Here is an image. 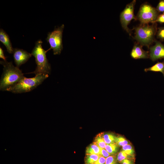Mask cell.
<instances>
[{
  "instance_id": "obj_10",
  "label": "cell",
  "mask_w": 164,
  "mask_h": 164,
  "mask_svg": "<svg viewBox=\"0 0 164 164\" xmlns=\"http://www.w3.org/2000/svg\"><path fill=\"white\" fill-rule=\"evenodd\" d=\"M142 46L138 43L135 44L131 53V56L132 58L137 59L149 57V52L144 50Z\"/></svg>"
},
{
  "instance_id": "obj_7",
  "label": "cell",
  "mask_w": 164,
  "mask_h": 164,
  "mask_svg": "<svg viewBox=\"0 0 164 164\" xmlns=\"http://www.w3.org/2000/svg\"><path fill=\"white\" fill-rule=\"evenodd\" d=\"M136 0H133L126 5L124 10L121 12L120 18L122 28L131 35V31L128 27V25L132 19L136 20L134 14V9Z\"/></svg>"
},
{
  "instance_id": "obj_1",
  "label": "cell",
  "mask_w": 164,
  "mask_h": 164,
  "mask_svg": "<svg viewBox=\"0 0 164 164\" xmlns=\"http://www.w3.org/2000/svg\"><path fill=\"white\" fill-rule=\"evenodd\" d=\"M4 67L0 81L1 91H6L9 87L18 83L24 76L19 67L14 66L12 62L1 61Z\"/></svg>"
},
{
  "instance_id": "obj_8",
  "label": "cell",
  "mask_w": 164,
  "mask_h": 164,
  "mask_svg": "<svg viewBox=\"0 0 164 164\" xmlns=\"http://www.w3.org/2000/svg\"><path fill=\"white\" fill-rule=\"evenodd\" d=\"M155 45L149 49V57L153 61L164 59V45L155 40Z\"/></svg>"
},
{
  "instance_id": "obj_28",
  "label": "cell",
  "mask_w": 164,
  "mask_h": 164,
  "mask_svg": "<svg viewBox=\"0 0 164 164\" xmlns=\"http://www.w3.org/2000/svg\"><path fill=\"white\" fill-rule=\"evenodd\" d=\"M0 58L3 59L4 61H6V57L5 56L3 51L1 47L0 48Z\"/></svg>"
},
{
  "instance_id": "obj_4",
  "label": "cell",
  "mask_w": 164,
  "mask_h": 164,
  "mask_svg": "<svg viewBox=\"0 0 164 164\" xmlns=\"http://www.w3.org/2000/svg\"><path fill=\"white\" fill-rule=\"evenodd\" d=\"M49 75L38 74L31 78H27L24 77L18 83L8 88L6 91L15 94L29 92L40 85L48 77Z\"/></svg>"
},
{
  "instance_id": "obj_6",
  "label": "cell",
  "mask_w": 164,
  "mask_h": 164,
  "mask_svg": "<svg viewBox=\"0 0 164 164\" xmlns=\"http://www.w3.org/2000/svg\"><path fill=\"white\" fill-rule=\"evenodd\" d=\"M159 13L156 8L147 3H143L141 6L136 16L141 24H148L155 22Z\"/></svg>"
},
{
  "instance_id": "obj_14",
  "label": "cell",
  "mask_w": 164,
  "mask_h": 164,
  "mask_svg": "<svg viewBox=\"0 0 164 164\" xmlns=\"http://www.w3.org/2000/svg\"><path fill=\"white\" fill-rule=\"evenodd\" d=\"M104 133H101L97 135L93 142L100 148L102 149H104L107 144L104 141Z\"/></svg>"
},
{
  "instance_id": "obj_24",
  "label": "cell",
  "mask_w": 164,
  "mask_h": 164,
  "mask_svg": "<svg viewBox=\"0 0 164 164\" xmlns=\"http://www.w3.org/2000/svg\"><path fill=\"white\" fill-rule=\"evenodd\" d=\"M110 155L105 149L101 148L100 155L106 158Z\"/></svg>"
},
{
  "instance_id": "obj_12",
  "label": "cell",
  "mask_w": 164,
  "mask_h": 164,
  "mask_svg": "<svg viewBox=\"0 0 164 164\" xmlns=\"http://www.w3.org/2000/svg\"><path fill=\"white\" fill-rule=\"evenodd\" d=\"M149 71L161 72L164 77V61L162 62H158L151 67L144 69L145 72Z\"/></svg>"
},
{
  "instance_id": "obj_17",
  "label": "cell",
  "mask_w": 164,
  "mask_h": 164,
  "mask_svg": "<svg viewBox=\"0 0 164 164\" xmlns=\"http://www.w3.org/2000/svg\"><path fill=\"white\" fill-rule=\"evenodd\" d=\"M103 137L104 141L107 144L115 143L116 136L111 133H104Z\"/></svg>"
},
{
  "instance_id": "obj_19",
  "label": "cell",
  "mask_w": 164,
  "mask_h": 164,
  "mask_svg": "<svg viewBox=\"0 0 164 164\" xmlns=\"http://www.w3.org/2000/svg\"><path fill=\"white\" fill-rule=\"evenodd\" d=\"M122 150L128 155L134 156V151L132 145H131L127 144L122 146Z\"/></svg>"
},
{
  "instance_id": "obj_2",
  "label": "cell",
  "mask_w": 164,
  "mask_h": 164,
  "mask_svg": "<svg viewBox=\"0 0 164 164\" xmlns=\"http://www.w3.org/2000/svg\"><path fill=\"white\" fill-rule=\"evenodd\" d=\"M42 43L41 40H37L32 51L31 54L35 58L36 67L34 71L29 73H35L36 75L50 74L51 66L46 57L47 51L43 48Z\"/></svg>"
},
{
  "instance_id": "obj_22",
  "label": "cell",
  "mask_w": 164,
  "mask_h": 164,
  "mask_svg": "<svg viewBox=\"0 0 164 164\" xmlns=\"http://www.w3.org/2000/svg\"><path fill=\"white\" fill-rule=\"evenodd\" d=\"M117 161L115 156L110 155L106 158L105 164H117Z\"/></svg>"
},
{
  "instance_id": "obj_16",
  "label": "cell",
  "mask_w": 164,
  "mask_h": 164,
  "mask_svg": "<svg viewBox=\"0 0 164 164\" xmlns=\"http://www.w3.org/2000/svg\"><path fill=\"white\" fill-rule=\"evenodd\" d=\"M104 149L111 155H113L118 152V145L115 143L106 144Z\"/></svg>"
},
{
  "instance_id": "obj_23",
  "label": "cell",
  "mask_w": 164,
  "mask_h": 164,
  "mask_svg": "<svg viewBox=\"0 0 164 164\" xmlns=\"http://www.w3.org/2000/svg\"><path fill=\"white\" fill-rule=\"evenodd\" d=\"M156 9L159 13L162 12L164 13V0L159 1Z\"/></svg>"
},
{
  "instance_id": "obj_27",
  "label": "cell",
  "mask_w": 164,
  "mask_h": 164,
  "mask_svg": "<svg viewBox=\"0 0 164 164\" xmlns=\"http://www.w3.org/2000/svg\"><path fill=\"white\" fill-rule=\"evenodd\" d=\"M121 164H134V159H125L120 162Z\"/></svg>"
},
{
  "instance_id": "obj_20",
  "label": "cell",
  "mask_w": 164,
  "mask_h": 164,
  "mask_svg": "<svg viewBox=\"0 0 164 164\" xmlns=\"http://www.w3.org/2000/svg\"><path fill=\"white\" fill-rule=\"evenodd\" d=\"M115 142L118 146H123L129 144V141L121 136L116 137Z\"/></svg>"
},
{
  "instance_id": "obj_26",
  "label": "cell",
  "mask_w": 164,
  "mask_h": 164,
  "mask_svg": "<svg viewBox=\"0 0 164 164\" xmlns=\"http://www.w3.org/2000/svg\"><path fill=\"white\" fill-rule=\"evenodd\" d=\"M106 160V158L100 155L94 164H105Z\"/></svg>"
},
{
  "instance_id": "obj_13",
  "label": "cell",
  "mask_w": 164,
  "mask_h": 164,
  "mask_svg": "<svg viewBox=\"0 0 164 164\" xmlns=\"http://www.w3.org/2000/svg\"><path fill=\"white\" fill-rule=\"evenodd\" d=\"M101 148L93 142L86 148V154H96L100 155Z\"/></svg>"
},
{
  "instance_id": "obj_9",
  "label": "cell",
  "mask_w": 164,
  "mask_h": 164,
  "mask_svg": "<svg viewBox=\"0 0 164 164\" xmlns=\"http://www.w3.org/2000/svg\"><path fill=\"white\" fill-rule=\"evenodd\" d=\"M32 54L26 51L18 48L14 49L13 56L16 67H19L25 63L32 56Z\"/></svg>"
},
{
  "instance_id": "obj_15",
  "label": "cell",
  "mask_w": 164,
  "mask_h": 164,
  "mask_svg": "<svg viewBox=\"0 0 164 164\" xmlns=\"http://www.w3.org/2000/svg\"><path fill=\"white\" fill-rule=\"evenodd\" d=\"M100 156L96 154H86L84 159L85 164H94Z\"/></svg>"
},
{
  "instance_id": "obj_5",
  "label": "cell",
  "mask_w": 164,
  "mask_h": 164,
  "mask_svg": "<svg viewBox=\"0 0 164 164\" xmlns=\"http://www.w3.org/2000/svg\"><path fill=\"white\" fill-rule=\"evenodd\" d=\"M64 27V25L62 24L48 33L46 40L49 44L50 48L46 50L47 52L52 49L54 55L60 54L63 49L62 36Z\"/></svg>"
},
{
  "instance_id": "obj_25",
  "label": "cell",
  "mask_w": 164,
  "mask_h": 164,
  "mask_svg": "<svg viewBox=\"0 0 164 164\" xmlns=\"http://www.w3.org/2000/svg\"><path fill=\"white\" fill-rule=\"evenodd\" d=\"M155 22H159L160 23H164V13L159 14L156 19Z\"/></svg>"
},
{
  "instance_id": "obj_11",
  "label": "cell",
  "mask_w": 164,
  "mask_h": 164,
  "mask_svg": "<svg viewBox=\"0 0 164 164\" xmlns=\"http://www.w3.org/2000/svg\"><path fill=\"white\" fill-rule=\"evenodd\" d=\"M0 41L5 46L9 53H13L14 49L12 47L9 36L2 29H0Z\"/></svg>"
},
{
  "instance_id": "obj_3",
  "label": "cell",
  "mask_w": 164,
  "mask_h": 164,
  "mask_svg": "<svg viewBox=\"0 0 164 164\" xmlns=\"http://www.w3.org/2000/svg\"><path fill=\"white\" fill-rule=\"evenodd\" d=\"M133 29L135 30L134 38L141 46L149 47L155 40V36L158 29L156 22L152 23L151 25L141 24Z\"/></svg>"
},
{
  "instance_id": "obj_18",
  "label": "cell",
  "mask_w": 164,
  "mask_h": 164,
  "mask_svg": "<svg viewBox=\"0 0 164 164\" xmlns=\"http://www.w3.org/2000/svg\"><path fill=\"white\" fill-rule=\"evenodd\" d=\"M133 157L134 156L128 155L124 151L122 150L118 153L116 158L117 161L120 162L125 159H134Z\"/></svg>"
},
{
  "instance_id": "obj_21",
  "label": "cell",
  "mask_w": 164,
  "mask_h": 164,
  "mask_svg": "<svg viewBox=\"0 0 164 164\" xmlns=\"http://www.w3.org/2000/svg\"><path fill=\"white\" fill-rule=\"evenodd\" d=\"M156 35L157 38L159 39L160 41H164V26L159 27L158 28Z\"/></svg>"
}]
</instances>
